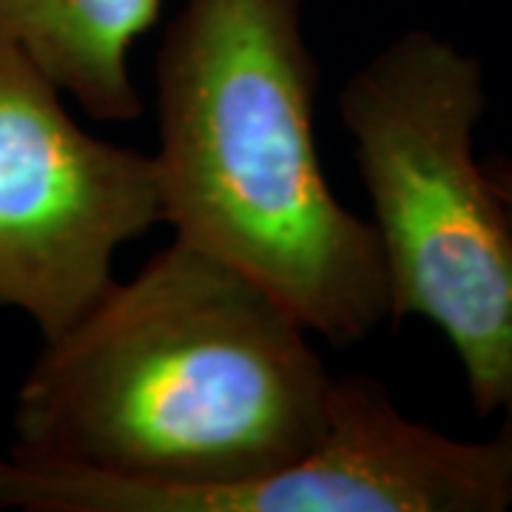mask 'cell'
<instances>
[{
	"label": "cell",
	"mask_w": 512,
	"mask_h": 512,
	"mask_svg": "<svg viewBox=\"0 0 512 512\" xmlns=\"http://www.w3.org/2000/svg\"><path fill=\"white\" fill-rule=\"evenodd\" d=\"M484 165V174L493 185L495 197L501 202V211L507 217L512 234V157H490V160H481Z\"/></svg>",
	"instance_id": "8992f818"
},
{
	"label": "cell",
	"mask_w": 512,
	"mask_h": 512,
	"mask_svg": "<svg viewBox=\"0 0 512 512\" xmlns=\"http://www.w3.org/2000/svg\"><path fill=\"white\" fill-rule=\"evenodd\" d=\"M498 410L504 413V430H507V436H510L512 441V379L510 384H507V390H504V399L498 404Z\"/></svg>",
	"instance_id": "52a82bcc"
},
{
	"label": "cell",
	"mask_w": 512,
	"mask_h": 512,
	"mask_svg": "<svg viewBox=\"0 0 512 512\" xmlns=\"http://www.w3.org/2000/svg\"><path fill=\"white\" fill-rule=\"evenodd\" d=\"M484 111L481 63L427 29L387 43L339 94L390 319L421 316L447 336L478 416L498 413L512 379V234L473 151Z\"/></svg>",
	"instance_id": "3957f363"
},
{
	"label": "cell",
	"mask_w": 512,
	"mask_h": 512,
	"mask_svg": "<svg viewBox=\"0 0 512 512\" xmlns=\"http://www.w3.org/2000/svg\"><path fill=\"white\" fill-rule=\"evenodd\" d=\"M160 0H0V37L97 120H134L140 97L128 52Z\"/></svg>",
	"instance_id": "5b68a950"
},
{
	"label": "cell",
	"mask_w": 512,
	"mask_h": 512,
	"mask_svg": "<svg viewBox=\"0 0 512 512\" xmlns=\"http://www.w3.org/2000/svg\"><path fill=\"white\" fill-rule=\"evenodd\" d=\"M313 97L302 0H185L157 52L151 157L174 239L348 348L390 319V288L373 222L330 191Z\"/></svg>",
	"instance_id": "7a4b0ae2"
},
{
	"label": "cell",
	"mask_w": 512,
	"mask_h": 512,
	"mask_svg": "<svg viewBox=\"0 0 512 512\" xmlns=\"http://www.w3.org/2000/svg\"><path fill=\"white\" fill-rule=\"evenodd\" d=\"M154 222V157L83 131L55 83L0 37V305L55 339L106 296L114 254Z\"/></svg>",
	"instance_id": "277c9868"
},
{
	"label": "cell",
	"mask_w": 512,
	"mask_h": 512,
	"mask_svg": "<svg viewBox=\"0 0 512 512\" xmlns=\"http://www.w3.org/2000/svg\"><path fill=\"white\" fill-rule=\"evenodd\" d=\"M336 379L285 305L174 239L43 342L0 510L211 512L325 441Z\"/></svg>",
	"instance_id": "6da1fadb"
}]
</instances>
